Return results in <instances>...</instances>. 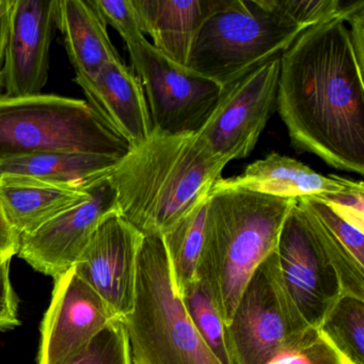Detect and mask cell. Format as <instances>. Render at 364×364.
I'll return each mask as SVG.
<instances>
[{
	"instance_id": "cell-11",
	"label": "cell",
	"mask_w": 364,
	"mask_h": 364,
	"mask_svg": "<svg viewBox=\"0 0 364 364\" xmlns=\"http://www.w3.org/2000/svg\"><path fill=\"white\" fill-rule=\"evenodd\" d=\"M114 213H120L118 195L106 176L91 185L86 199L21 235L18 255L36 272L56 279L74 267L93 233Z\"/></svg>"
},
{
	"instance_id": "cell-15",
	"label": "cell",
	"mask_w": 364,
	"mask_h": 364,
	"mask_svg": "<svg viewBox=\"0 0 364 364\" xmlns=\"http://www.w3.org/2000/svg\"><path fill=\"white\" fill-rule=\"evenodd\" d=\"M97 116L131 148L149 139L153 132L150 110L141 82L122 59L106 63L92 80H75Z\"/></svg>"
},
{
	"instance_id": "cell-7",
	"label": "cell",
	"mask_w": 364,
	"mask_h": 364,
	"mask_svg": "<svg viewBox=\"0 0 364 364\" xmlns=\"http://www.w3.org/2000/svg\"><path fill=\"white\" fill-rule=\"evenodd\" d=\"M311 329L285 287L274 251L251 274L225 326L232 362L267 364Z\"/></svg>"
},
{
	"instance_id": "cell-8",
	"label": "cell",
	"mask_w": 364,
	"mask_h": 364,
	"mask_svg": "<svg viewBox=\"0 0 364 364\" xmlns=\"http://www.w3.org/2000/svg\"><path fill=\"white\" fill-rule=\"evenodd\" d=\"M127 50L146 95L153 131L169 135L199 133L223 88L170 60L148 40Z\"/></svg>"
},
{
	"instance_id": "cell-27",
	"label": "cell",
	"mask_w": 364,
	"mask_h": 364,
	"mask_svg": "<svg viewBox=\"0 0 364 364\" xmlns=\"http://www.w3.org/2000/svg\"><path fill=\"white\" fill-rule=\"evenodd\" d=\"M267 364H351L319 330L311 329L299 342Z\"/></svg>"
},
{
	"instance_id": "cell-35",
	"label": "cell",
	"mask_w": 364,
	"mask_h": 364,
	"mask_svg": "<svg viewBox=\"0 0 364 364\" xmlns=\"http://www.w3.org/2000/svg\"><path fill=\"white\" fill-rule=\"evenodd\" d=\"M4 88L3 68L0 65V91Z\"/></svg>"
},
{
	"instance_id": "cell-16",
	"label": "cell",
	"mask_w": 364,
	"mask_h": 364,
	"mask_svg": "<svg viewBox=\"0 0 364 364\" xmlns=\"http://www.w3.org/2000/svg\"><path fill=\"white\" fill-rule=\"evenodd\" d=\"M355 181L336 176H321L301 161L272 153L245 168L233 178L217 181L212 191L240 189L284 199H304L338 193Z\"/></svg>"
},
{
	"instance_id": "cell-19",
	"label": "cell",
	"mask_w": 364,
	"mask_h": 364,
	"mask_svg": "<svg viewBox=\"0 0 364 364\" xmlns=\"http://www.w3.org/2000/svg\"><path fill=\"white\" fill-rule=\"evenodd\" d=\"M214 0H132L140 31L153 46L178 65L186 67L196 33Z\"/></svg>"
},
{
	"instance_id": "cell-30",
	"label": "cell",
	"mask_w": 364,
	"mask_h": 364,
	"mask_svg": "<svg viewBox=\"0 0 364 364\" xmlns=\"http://www.w3.org/2000/svg\"><path fill=\"white\" fill-rule=\"evenodd\" d=\"M314 198L326 202L353 227L364 232V184L362 181H355L351 186L338 193H323Z\"/></svg>"
},
{
	"instance_id": "cell-24",
	"label": "cell",
	"mask_w": 364,
	"mask_h": 364,
	"mask_svg": "<svg viewBox=\"0 0 364 364\" xmlns=\"http://www.w3.org/2000/svg\"><path fill=\"white\" fill-rule=\"evenodd\" d=\"M263 3L287 24L304 31L336 18L346 23L364 5V0H263Z\"/></svg>"
},
{
	"instance_id": "cell-13",
	"label": "cell",
	"mask_w": 364,
	"mask_h": 364,
	"mask_svg": "<svg viewBox=\"0 0 364 364\" xmlns=\"http://www.w3.org/2000/svg\"><path fill=\"white\" fill-rule=\"evenodd\" d=\"M142 240L144 235L114 213L100 225L73 267L121 321L133 309Z\"/></svg>"
},
{
	"instance_id": "cell-17",
	"label": "cell",
	"mask_w": 364,
	"mask_h": 364,
	"mask_svg": "<svg viewBox=\"0 0 364 364\" xmlns=\"http://www.w3.org/2000/svg\"><path fill=\"white\" fill-rule=\"evenodd\" d=\"M56 27L75 70V80H92L110 61L121 59L93 0H57Z\"/></svg>"
},
{
	"instance_id": "cell-10",
	"label": "cell",
	"mask_w": 364,
	"mask_h": 364,
	"mask_svg": "<svg viewBox=\"0 0 364 364\" xmlns=\"http://www.w3.org/2000/svg\"><path fill=\"white\" fill-rule=\"evenodd\" d=\"M276 253L291 299L309 326L318 330L343 291L338 274L319 248L308 214L298 201L283 223Z\"/></svg>"
},
{
	"instance_id": "cell-20",
	"label": "cell",
	"mask_w": 364,
	"mask_h": 364,
	"mask_svg": "<svg viewBox=\"0 0 364 364\" xmlns=\"http://www.w3.org/2000/svg\"><path fill=\"white\" fill-rule=\"evenodd\" d=\"M122 159L92 153H44L0 161V176H26L43 182L88 187L109 176Z\"/></svg>"
},
{
	"instance_id": "cell-33",
	"label": "cell",
	"mask_w": 364,
	"mask_h": 364,
	"mask_svg": "<svg viewBox=\"0 0 364 364\" xmlns=\"http://www.w3.org/2000/svg\"><path fill=\"white\" fill-rule=\"evenodd\" d=\"M349 35L350 41L355 50V57L359 61L360 65L364 68V5L358 8L350 16L348 21Z\"/></svg>"
},
{
	"instance_id": "cell-31",
	"label": "cell",
	"mask_w": 364,
	"mask_h": 364,
	"mask_svg": "<svg viewBox=\"0 0 364 364\" xmlns=\"http://www.w3.org/2000/svg\"><path fill=\"white\" fill-rule=\"evenodd\" d=\"M10 263L0 264V331L20 325L18 299L10 280Z\"/></svg>"
},
{
	"instance_id": "cell-2",
	"label": "cell",
	"mask_w": 364,
	"mask_h": 364,
	"mask_svg": "<svg viewBox=\"0 0 364 364\" xmlns=\"http://www.w3.org/2000/svg\"><path fill=\"white\" fill-rule=\"evenodd\" d=\"M229 163L198 134L153 131L110 173L120 215L144 236L163 235L208 199Z\"/></svg>"
},
{
	"instance_id": "cell-34",
	"label": "cell",
	"mask_w": 364,
	"mask_h": 364,
	"mask_svg": "<svg viewBox=\"0 0 364 364\" xmlns=\"http://www.w3.org/2000/svg\"><path fill=\"white\" fill-rule=\"evenodd\" d=\"M16 0H0V65L3 68L6 50L11 31L12 16Z\"/></svg>"
},
{
	"instance_id": "cell-28",
	"label": "cell",
	"mask_w": 364,
	"mask_h": 364,
	"mask_svg": "<svg viewBox=\"0 0 364 364\" xmlns=\"http://www.w3.org/2000/svg\"><path fill=\"white\" fill-rule=\"evenodd\" d=\"M298 201L311 210L323 225L346 247L353 257L364 266V232L353 227L331 206L318 198H304Z\"/></svg>"
},
{
	"instance_id": "cell-22",
	"label": "cell",
	"mask_w": 364,
	"mask_h": 364,
	"mask_svg": "<svg viewBox=\"0 0 364 364\" xmlns=\"http://www.w3.org/2000/svg\"><path fill=\"white\" fill-rule=\"evenodd\" d=\"M318 330L351 364H364V300L343 295Z\"/></svg>"
},
{
	"instance_id": "cell-23",
	"label": "cell",
	"mask_w": 364,
	"mask_h": 364,
	"mask_svg": "<svg viewBox=\"0 0 364 364\" xmlns=\"http://www.w3.org/2000/svg\"><path fill=\"white\" fill-rule=\"evenodd\" d=\"M180 296L198 333L215 358L221 364H233L228 348L225 323L204 282L196 278Z\"/></svg>"
},
{
	"instance_id": "cell-29",
	"label": "cell",
	"mask_w": 364,
	"mask_h": 364,
	"mask_svg": "<svg viewBox=\"0 0 364 364\" xmlns=\"http://www.w3.org/2000/svg\"><path fill=\"white\" fill-rule=\"evenodd\" d=\"M93 3L106 25H110L118 31L127 48L146 40L140 31L132 0H93Z\"/></svg>"
},
{
	"instance_id": "cell-26",
	"label": "cell",
	"mask_w": 364,
	"mask_h": 364,
	"mask_svg": "<svg viewBox=\"0 0 364 364\" xmlns=\"http://www.w3.org/2000/svg\"><path fill=\"white\" fill-rule=\"evenodd\" d=\"M68 364H133L122 321H112L86 350Z\"/></svg>"
},
{
	"instance_id": "cell-4",
	"label": "cell",
	"mask_w": 364,
	"mask_h": 364,
	"mask_svg": "<svg viewBox=\"0 0 364 364\" xmlns=\"http://www.w3.org/2000/svg\"><path fill=\"white\" fill-rule=\"evenodd\" d=\"M122 323L133 364H221L183 304L161 235L144 236L134 306Z\"/></svg>"
},
{
	"instance_id": "cell-14",
	"label": "cell",
	"mask_w": 364,
	"mask_h": 364,
	"mask_svg": "<svg viewBox=\"0 0 364 364\" xmlns=\"http://www.w3.org/2000/svg\"><path fill=\"white\" fill-rule=\"evenodd\" d=\"M57 0H16L3 65L6 97L41 95L48 82Z\"/></svg>"
},
{
	"instance_id": "cell-6",
	"label": "cell",
	"mask_w": 364,
	"mask_h": 364,
	"mask_svg": "<svg viewBox=\"0 0 364 364\" xmlns=\"http://www.w3.org/2000/svg\"><path fill=\"white\" fill-rule=\"evenodd\" d=\"M132 150L86 101L54 95L0 97V161L44 153L123 159Z\"/></svg>"
},
{
	"instance_id": "cell-9",
	"label": "cell",
	"mask_w": 364,
	"mask_h": 364,
	"mask_svg": "<svg viewBox=\"0 0 364 364\" xmlns=\"http://www.w3.org/2000/svg\"><path fill=\"white\" fill-rule=\"evenodd\" d=\"M280 56L223 87L214 112L199 137L208 148L232 161L255 150L277 110Z\"/></svg>"
},
{
	"instance_id": "cell-21",
	"label": "cell",
	"mask_w": 364,
	"mask_h": 364,
	"mask_svg": "<svg viewBox=\"0 0 364 364\" xmlns=\"http://www.w3.org/2000/svg\"><path fill=\"white\" fill-rule=\"evenodd\" d=\"M208 200V198L161 235L178 294L196 280L203 245Z\"/></svg>"
},
{
	"instance_id": "cell-12",
	"label": "cell",
	"mask_w": 364,
	"mask_h": 364,
	"mask_svg": "<svg viewBox=\"0 0 364 364\" xmlns=\"http://www.w3.org/2000/svg\"><path fill=\"white\" fill-rule=\"evenodd\" d=\"M54 280L52 300L40 327L38 364L69 363L117 319L74 268Z\"/></svg>"
},
{
	"instance_id": "cell-25",
	"label": "cell",
	"mask_w": 364,
	"mask_h": 364,
	"mask_svg": "<svg viewBox=\"0 0 364 364\" xmlns=\"http://www.w3.org/2000/svg\"><path fill=\"white\" fill-rule=\"evenodd\" d=\"M298 203L306 210L319 248L333 268L334 272L338 274L341 287H342L343 295L353 296V297L364 300V266L361 265L351 255L346 247L321 223V221L309 208H306L299 201Z\"/></svg>"
},
{
	"instance_id": "cell-32",
	"label": "cell",
	"mask_w": 364,
	"mask_h": 364,
	"mask_svg": "<svg viewBox=\"0 0 364 364\" xmlns=\"http://www.w3.org/2000/svg\"><path fill=\"white\" fill-rule=\"evenodd\" d=\"M21 235L10 225L0 206V264L11 261L20 249Z\"/></svg>"
},
{
	"instance_id": "cell-1",
	"label": "cell",
	"mask_w": 364,
	"mask_h": 364,
	"mask_svg": "<svg viewBox=\"0 0 364 364\" xmlns=\"http://www.w3.org/2000/svg\"><path fill=\"white\" fill-rule=\"evenodd\" d=\"M340 18L302 31L280 56L277 112L291 146L364 174V82Z\"/></svg>"
},
{
	"instance_id": "cell-3",
	"label": "cell",
	"mask_w": 364,
	"mask_h": 364,
	"mask_svg": "<svg viewBox=\"0 0 364 364\" xmlns=\"http://www.w3.org/2000/svg\"><path fill=\"white\" fill-rule=\"evenodd\" d=\"M297 201L240 189L210 191L196 278L208 287L225 326L251 274L276 251Z\"/></svg>"
},
{
	"instance_id": "cell-18",
	"label": "cell",
	"mask_w": 364,
	"mask_h": 364,
	"mask_svg": "<svg viewBox=\"0 0 364 364\" xmlns=\"http://www.w3.org/2000/svg\"><path fill=\"white\" fill-rule=\"evenodd\" d=\"M90 186L54 184L26 176H0V206L10 225L24 235L86 199Z\"/></svg>"
},
{
	"instance_id": "cell-5",
	"label": "cell",
	"mask_w": 364,
	"mask_h": 364,
	"mask_svg": "<svg viewBox=\"0 0 364 364\" xmlns=\"http://www.w3.org/2000/svg\"><path fill=\"white\" fill-rule=\"evenodd\" d=\"M301 33L263 0H214L196 33L186 68L223 88L281 56Z\"/></svg>"
}]
</instances>
